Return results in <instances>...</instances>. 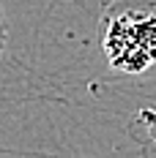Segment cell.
<instances>
[{
	"label": "cell",
	"instance_id": "6da1fadb",
	"mask_svg": "<svg viewBox=\"0 0 156 158\" xmlns=\"http://www.w3.org/2000/svg\"><path fill=\"white\" fill-rule=\"evenodd\" d=\"M99 47L118 74L156 68V0H109L99 16Z\"/></svg>",
	"mask_w": 156,
	"mask_h": 158
},
{
	"label": "cell",
	"instance_id": "7a4b0ae2",
	"mask_svg": "<svg viewBox=\"0 0 156 158\" xmlns=\"http://www.w3.org/2000/svg\"><path fill=\"white\" fill-rule=\"evenodd\" d=\"M6 44H8V19H6V8H3V0H0V60H3Z\"/></svg>",
	"mask_w": 156,
	"mask_h": 158
}]
</instances>
